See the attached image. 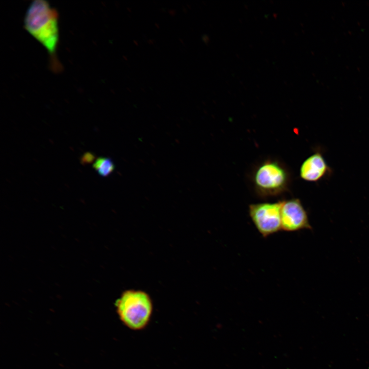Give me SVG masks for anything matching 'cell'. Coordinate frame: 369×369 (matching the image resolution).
<instances>
[{
    "instance_id": "6",
    "label": "cell",
    "mask_w": 369,
    "mask_h": 369,
    "mask_svg": "<svg viewBox=\"0 0 369 369\" xmlns=\"http://www.w3.org/2000/svg\"><path fill=\"white\" fill-rule=\"evenodd\" d=\"M332 172L320 151L314 152L305 159L299 171L300 177L309 182L318 181L329 176Z\"/></svg>"
},
{
    "instance_id": "5",
    "label": "cell",
    "mask_w": 369,
    "mask_h": 369,
    "mask_svg": "<svg viewBox=\"0 0 369 369\" xmlns=\"http://www.w3.org/2000/svg\"><path fill=\"white\" fill-rule=\"evenodd\" d=\"M281 230L288 232L312 229L308 213L298 198L282 200Z\"/></svg>"
},
{
    "instance_id": "2",
    "label": "cell",
    "mask_w": 369,
    "mask_h": 369,
    "mask_svg": "<svg viewBox=\"0 0 369 369\" xmlns=\"http://www.w3.org/2000/svg\"><path fill=\"white\" fill-rule=\"evenodd\" d=\"M120 320L128 328L139 331L149 324L153 312V303L150 296L140 290L124 291L115 302Z\"/></svg>"
},
{
    "instance_id": "8",
    "label": "cell",
    "mask_w": 369,
    "mask_h": 369,
    "mask_svg": "<svg viewBox=\"0 0 369 369\" xmlns=\"http://www.w3.org/2000/svg\"><path fill=\"white\" fill-rule=\"evenodd\" d=\"M94 158V156L91 153H86L83 155L82 158V162H87L88 161H91Z\"/></svg>"
},
{
    "instance_id": "1",
    "label": "cell",
    "mask_w": 369,
    "mask_h": 369,
    "mask_svg": "<svg viewBox=\"0 0 369 369\" xmlns=\"http://www.w3.org/2000/svg\"><path fill=\"white\" fill-rule=\"evenodd\" d=\"M25 29L47 50L54 71L61 69L56 57L59 42L58 14L45 0H34L24 18Z\"/></svg>"
},
{
    "instance_id": "3",
    "label": "cell",
    "mask_w": 369,
    "mask_h": 369,
    "mask_svg": "<svg viewBox=\"0 0 369 369\" xmlns=\"http://www.w3.org/2000/svg\"><path fill=\"white\" fill-rule=\"evenodd\" d=\"M254 187L262 197L274 196L285 191L290 182V175L282 164L267 160L255 169L253 175Z\"/></svg>"
},
{
    "instance_id": "7",
    "label": "cell",
    "mask_w": 369,
    "mask_h": 369,
    "mask_svg": "<svg viewBox=\"0 0 369 369\" xmlns=\"http://www.w3.org/2000/svg\"><path fill=\"white\" fill-rule=\"evenodd\" d=\"M93 167L100 176L103 177L109 176L115 169V166L112 160L105 157L97 158L93 164Z\"/></svg>"
},
{
    "instance_id": "4",
    "label": "cell",
    "mask_w": 369,
    "mask_h": 369,
    "mask_svg": "<svg viewBox=\"0 0 369 369\" xmlns=\"http://www.w3.org/2000/svg\"><path fill=\"white\" fill-rule=\"evenodd\" d=\"M281 205L282 201L249 205L250 217L263 237H268L281 230Z\"/></svg>"
}]
</instances>
